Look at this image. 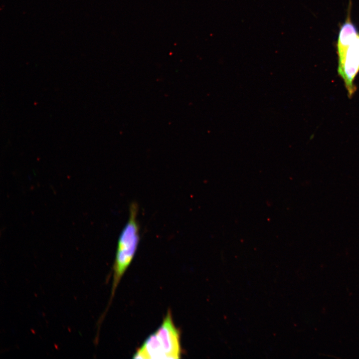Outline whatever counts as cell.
Masks as SVG:
<instances>
[{
  "label": "cell",
  "mask_w": 359,
  "mask_h": 359,
  "mask_svg": "<svg viewBox=\"0 0 359 359\" xmlns=\"http://www.w3.org/2000/svg\"><path fill=\"white\" fill-rule=\"evenodd\" d=\"M356 26L352 23L349 16L341 26L338 36L337 48L338 56L343 54L353 40L358 34Z\"/></svg>",
  "instance_id": "obj_4"
},
{
  "label": "cell",
  "mask_w": 359,
  "mask_h": 359,
  "mask_svg": "<svg viewBox=\"0 0 359 359\" xmlns=\"http://www.w3.org/2000/svg\"><path fill=\"white\" fill-rule=\"evenodd\" d=\"M180 335L169 311L159 329L144 342L134 356L136 359H179Z\"/></svg>",
  "instance_id": "obj_2"
},
{
  "label": "cell",
  "mask_w": 359,
  "mask_h": 359,
  "mask_svg": "<svg viewBox=\"0 0 359 359\" xmlns=\"http://www.w3.org/2000/svg\"><path fill=\"white\" fill-rule=\"evenodd\" d=\"M338 72L343 79L349 96L356 91L354 80L359 72V33L345 53L339 56Z\"/></svg>",
  "instance_id": "obj_3"
},
{
  "label": "cell",
  "mask_w": 359,
  "mask_h": 359,
  "mask_svg": "<svg viewBox=\"0 0 359 359\" xmlns=\"http://www.w3.org/2000/svg\"><path fill=\"white\" fill-rule=\"evenodd\" d=\"M138 205L131 203L128 221L123 228L117 244L115 262L113 267V282L108 306L102 315L105 317L112 301L117 287L136 252L140 240V225L138 220Z\"/></svg>",
  "instance_id": "obj_1"
}]
</instances>
